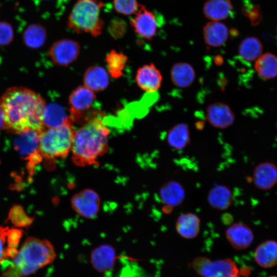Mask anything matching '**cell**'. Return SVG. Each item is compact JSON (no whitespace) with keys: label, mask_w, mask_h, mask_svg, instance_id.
Listing matches in <instances>:
<instances>
[{"label":"cell","mask_w":277,"mask_h":277,"mask_svg":"<svg viewBox=\"0 0 277 277\" xmlns=\"http://www.w3.org/2000/svg\"><path fill=\"white\" fill-rule=\"evenodd\" d=\"M46 106L44 99L31 89L8 88L0 97L4 129L15 134L29 130L42 133L46 129L43 122Z\"/></svg>","instance_id":"6da1fadb"},{"label":"cell","mask_w":277,"mask_h":277,"mask_svg":"<svg viewBox=\"0 0 277 277\" xmlns=\"http://www.w3.org/2000/svg\"><path fill=\"white\" fill-rule=\"evenodd\" d=\"M109 135L102 113L82 125L73 138L71 152L74 163L82 166L96 163L108 149Z\"/></svg>","instance_id":"7a4b0ae2"},{"label":"cell","mask_w":277,"mask_h":277,"mask_svg":"<svg viewBox=\"0 0 277 277\" xmlns=\"http://www.w3.org/2000/svg\"><path fill=\"white\" fill-rule=\"evenodd\" d=\"M56 256L53 245L47 240L28 238L10 262H2L5 269L1 277H24L52 263Z\"/></svg>","instance_id":"3957f363"},{"label":"cell","mask_w":277,"mask_h":277,"mask_svg":"<svg viewBox=\"0 0 277 277\" xmlns=\"http://www.w3.org/2000/svg\"><path fill=\"white\" fill-rule=\"evenodd\" d=\"M105 6L100 0H76L68 17L67 26L77 33L100 35L104 26L101 12Z\"/></svg>","instance_id":"277c9868"},{"label":"cell","mask_w":277,"mask_h":277,"mask_svg":"<svg viewBox=\"0 0 277 277\" xmlns=\"http://www.w3.org/2000/svg\"><path fill=\"white\" fill-rule=\"evenodd\" d=\"M75 130L70 117L62 124L46 128L40 134V150L46 159L66 157L71 152Z\"/></svg>","instance_id":"5b68a950"},{"label":"cell","mask_w":277,"mask_h":277,"mask_svg":"<svg viewBox=\"0 0 277 277\" xmlns=\"http://www.w3.org/2000/svg\"><path fill=\"white\" fill-rule=\"evenodd\" d=\"M95 93L84 85L78 86L69 97V117L72 122L83 125L101 112L93 109Z\"/></svg>","instance_id":"8992f818"},{"label":"cell","mask_w":277,"mask_h":277,"mask_svg":"<svg viewBox=\"0 0 277 277\" xmlns=\"http://www.w3.org/2000/svg\"><path fill=\"white\" fill-rule=\"evenodd\" d=\"M192 267L202 277H240L236 264L229 258L212 261L197 257L192 261Z\"/></svg>","instance_id":"52a82bcc"},{"label":"cell","mask_w":277,"mask_h":277,"mask_svg":"<svg viewBox=\"0 0 277 277\" xmlns=\"http://www.w3.org/2000/svg\"><path fill=\"white\" fill-rule=\"evenodd\" d=\"M80 50L78 42L71 39L64 38L55 42L51 45L49 54L54 65L66 67L76 60Z\"/></svg>","instance_id":"ba28073f"},{"label":"cell","mask_w":277,"mask_h":277,"mask_svg":"<svg viewBox=\"0 0 277 277\" xmlns=\"http://www.w3.org/2000/svg\"><path fill=\"white\" fill-rule=\"evenodd\" d=\"M100 198L94 190L85 189L75 193L71 199L73 210L83 217L91 219L98 212Z\"/></svg>","instance_id":"9c48e42d"},{"label":"cell","mask_w":277,"mask_h":277,"mask_svg":"<svg viewBox=\"0 0 277 277\" xmlns=\"http://www.w3.org/2000/svg\"><path fill=\"white\" fill-rule=\"evenodd\" d=\"M134 16L130 23L135 32L144 38L151 40L157 30V21L154 13L140 5Z\"/></svg>","instance_id":"30bf717a"},{"label":"cell","mask_w":277,"mask_h":277,"mask_svg":"<svg viewBox=\"0 0 277 277\" xmlns=\"http://www.w3.org/2000/svg\"><path fill=\"white\" fill-rule=\"evenodd\" d=\"M41 133L35 130H29L16 134L13 146L22 159L27 161L31 156L41 153Z\"/></svg>","instance_id":"8fae6325"},{"label":"cell","mask_w":277,"mask_h":277,"mask_svg":"<svg viewBox=\"0 0 277 277\" xmlns=\"http://www.w3.org/2000/svg\"><path fill=\"white\" fill-rule=\"evenodd\" d=\"M135 81L139 88L147 92H153L161 86L163 76L153 63L146 64L136 71Z\"/></svg>","instance_id":"7c38bea8"},{"label":"cell","mask_w":277,"mask_h":277,"mask_svg":"<svg viewBox=\"0 0 277 277\" xmlns=\"http://www.w3.org/2000/svg\"><path fill=\"white\" fill-rule=\"evenodd\" d=\"M225 235L231 246L239 250L248 248L254 240L251 229L242 222L235 223L228 227Z\"/></svg>","instance_id":"4fadbf2b"},{"label":"cell","mask_w":277,"mask_h":277,"mask_svg":"<svg viewBox=\"0 0 277 277\" xmlns=\"http://www.w3.org/2000/svg\"><path fill=\"white\" fill-rule=\"evenodd\" d=\"M116 251L111 245L105 244L94 248L90 253V262L93 268L100 273L112 270L115 265Z\"/></svg>","instance_id":"5bb4252c"},{"label":"cell","mask_w":277,"mask_h":277,"mask_svg":"<svg viewBox=\"0 0 277 277\" xmlns=\"http://www.w3.org/2000/svg\"><path fill=\"white\" fill-rule=\"evenodd\" d=\"M206 117L212 126L220 129L229 127L235 120L234 113L230 107L222 102L209 105L206 110Z\"/></svg>","instance_id":"9a60e30c"},{"label":"cell","mask_w":277,"mask_h":277,"mask_svg":"<svg viewBox=\"0 0 277 277\" xmlns=\"http://www.w3.org/2000/svg\"><path fill=\"white\" fill-rule=\"evenodd\" d=\"M252 181L254 186L262 190H268L277 183V166L269 162L258 164L255 168Z\"/></svg>","instance_id":"2e32d148"},{"label":"cell","mask_w":277,"mask_h":277,"mask_svg":"<svg viewBox=\"0 0 277 277\" xmlns=\"http://www.w3.org/2000/svg\"><path fill=\"white\" fill-rule=\"evenodd\" d=\"M84 85L93 92L105 90L109 85V77L107 71L100 66L88 68L83 76Z\"/></svg>","instance_id":"e0dca14e"},{"label":"cell","mask_w":277,"mask_h":277,"mask_svg":"<svg viewBox=\"0 0 277 277\" xmlns=\"http://www.w3.org/2000/svg\"><path fill=\"white\" fill-rule=\"evenodd\" d=\"M227 26L219 21H210L203 28V37L205 43L211 47L223 45L228 37Z\"/></svg>","instance_id":"ac0fdd59"},{"label":"cell","mask_w":277,"mask_h":277,"mask_svg":"<svg viewBox=\"0 0 277 277\" xmlns=\"http://www.w3.org/2000/svg\"><path fill=\"white\" fill-rule=\"evenodd\" d=\"M159 195L165 205L173 207L183 203L185 197V191L183 185L179 182L169 181L161 187Z\"/></svg>","instance_id":"d6986e66"},{"label":"cell","mask_w":277,"mask_h":277,"mask_svg":"<svg viewBox=\"0 0 277 277\" xmlns=\"http://www.w3.org/2000/svg\"><path fill=\"white\" fill-rule=\"evenodd\" d=\"M254 257L256 263L261 267L269 268L277 264V242L267 240L262 242L256 248Z\"/></svg>","instance_id":"ffe728a7"},{"label":"cell","mask_w":277,"mask_h":277,"mask_svg":"<svg viewBox=\"0 0 277 277\" xmlns=\"http://www.w3.org/2000/svg\"><path fill=\"white\" fill-rule=\"evenodd\" d=\"M175 229L182 238L191 239L195 238L200 230V219L193 213H186L180 215L176 222Z\"/></svg>","instance_id":"44dd1931"},{"label":"cell","mask_w":277,"mask_h":277,"mask_svg":"<svg viewBox=\"0 0 277 277\" xmlns=\"http://www.w3.org/2000/svg\"><path fill=\"white\" fill-rule=\"evenodd\" d=\"M233 6L230 0H207L203 6V13L212 21H220L229 16Z\"/></svg>","instance_id":"7402d4cb"},{"label":"cell","mask_w":277,"mask_h":277,"mask_svg":"<svg viewBox=\"0 0 277 277\" xmlns=\"http://www.w3.org/2000/svg\"><path fill=\"white\" fill-rule=\"evenodd\" d=\"M172 83L176 87L186 88L190 86L195 78L193 67L186 62H178L174 64L170 70Z\"/></svg>","instance_id":"603a6c76"},{"label":"cell","mask_w":277,"mask_h":277,"mask_svg":"<svg viewBox=\"0 0 277 277\" xmlns=\"http://www.w3.org/2000/svg\"><path fill=\"white\" fill-rule=\"evenodd\" d=\"M207 201L213 208L223 210L232 204L233 196L231 190L226 186L217 185L212 188L207 195Z\"/></svg>","instance_id":"cb8c5ba5"},{"label":"cell","mask_w":277,"mask_h":277,"mask_svg":"<svg viewBox=\"0 0 277 277\" xmlns=\"http://www.w3.org/2000/svg\"><path fill=\"white\" fill-rule=\"evenodd\" d=\"M254 69L264 80H270L277 76V56L271 53L262 54L255 62Z\"/></svg>","instance_id":"d4e9b609"},{"label":"cell","mask_w":277,"mask_h":277,"mask_svg":"<svg viewBox=\"0 0 277 277\" xmlns=\"http://www.w3.org/2000/svg\"><path fill=\"white\" fill-rule=\"evenodd\" d=\"M190 132L188 126L185 123H179L171 128L167 135V141L172 148L182 150L189 143Z\"/></svg>","instance_id":"484cf974"},{"label":"cell","mask_w":277,"mask_h":277,"mask_svg":"<svg viewBox=\"0 0 277 277\" xmlns=\"http://www.w3.org/2000/svg\"><path fill=\"white\" fill-rule=\"evenodd\" d=\"M47 37L45 27L39 24L29 25L23 33L24 44L29 48L37 49L42 46Z\"/></svg>","instance_id":"4316f807"},{"label":"cell","mask_w":277,"mask_h":277,"mask_svg":"<svg viewBox=\"0 0 277 277\" xmlns=\"http://www.w3.org/2000/svg\"><path fill=\"white\" fill-rule=\"evenodd\" d=\"M263 45L259 39L255 37H248L244 39L239 47L240 57L247 62L255 61L261 55Z\"/></svg>","instance_id":"83f0119b"},{"label":"cell","mask_w":277,"mask_h":277,"mask_svg":"<svg viewBox=\"0 0 277 277\" xmlns=\"http://www.w3.org/2000/svg\"><path fill=\"white\" fill-rule=\"evenodd\" d=\"M69 116L64 109L56 103L46 105L43 114V122L45 128L58 126L64 123Z\"/></svg>","instance_id":"f1b7e54d"},{"label":"cell","mask_w":277,"mask_h":277,"mask_svg":"<svg viewBox=\"0 0 277 277\" xmlns=\"http://www.w3.org/2000/svg\"><path fill=\"white\" fill-rule=\"evenodd\" d=\"M128 57L122 52L111 50L106 57L107 71L113 78H118L123 75Z\"/></svg>","instance_id":"f546056e"},{"label":"cell","mask_w":277,"mask_h":277,"mask_svg":"<svg viewBox=\"0 0 277 277\" xmlns=\"http://www.w3.org/2000/svg\"><path fill=\"white\" fill-rule=\"evenodd\" d=\"M8 220L15 226L21 227L28 226L33 221V219L28 216L20 205L12 207L8 214Z\"/></svg>","instance_id":"4dcf8cb0"},{"label":"cell","mask_w":277,"mask_h":277,"mask_svg":"<svg viewBox=\"0 0 277 277\" xmlns=\"http://www.w3.org/2000/svg\"><path fill=\"white\" fill-rule=\"evenodd\" d=\"M113 5L117 13L129 15L134 14L140 5L137 0H113Z\"/></svg>","instance_id":"1f68e13d"},{"label":"cell","mask_w":277,"mask_h":277,"mask_svg":"<svg viewBox=\"0 0 277 277\" xmlns=\"http://www.w3.org/2000/svg\"><path fill=\"white\" fill-rule=\"evenodd\" d=\"M14 37L13 29L9 23L0 21V46L10 44Z\"/></svg>","instance_id":"d6a6232c"},{"label":"cell","mask_w":277,"mask_h":277,"mask_svg":"<svg viewBox=\"0 0 277 277\" xmlns=\"http://www.w3.org/2000/svg\"><path fill=\"white\" fill-rule=\"evenodd\" d=\"M9 228L0 226V263L9 259L8 252L10 248L7 241Z\"/></svg>","instance_id":"836d02e7"},{"label":"cell","mask_w":277,"mask_h":277,"mask_svg":"<svg viewBox=\"0 0 277 277\" xmlns=\"http://www.w3.org/2000/svg\"><path fill=\"white\" fill-rule=\"evenodd\" d=\"M109 30L114 38H120L123 36L126 32V24L121 19L113 20L109 26Z\"/></svg>","instance_id":"e575fe53"},{"label":"cell","mask_w":277,"mask_h":277,"mask_svg":"<svg viewBox=\"0 0 277 277\" xmlns=\"http://www.w3.org/2000/svg\"><path fill=\"white\" fill-rule=\"evenodd\" d=\"M22 231L17 229H8L7 241L10 248H16L22 236Z\"/></svg>","instance_id":"d590c367"},{"label":"cell","mask_w":277,"mask_h":277,"mask_svg":"<svg viewBox=\"0 0 277 277\" xmlns=\"http://www.w3.org/2000/svg\"><path fill=\"white\" fill-rule=\"evenodd\" d=\"M247 15L254 24L258 23L261 18L260 13L258 7L254 6L251 10H249Z\"/></svg>","instance_id":"8d00e7d4"},{"label":"cell","mask_w":277,"mask_h":277,"mask_svg":"<svg viewBox=\"0 0 277 277\" xmlns=\"http://www.w3.org/2000/svg\"><path fill=\"white\" fill-rule=\"evenodd\" d=\"M222 221L224 224L229 225L232 222L233 217L230 214L226 213L222 215Z\"/></svg>","instance_id":"74e56055"},{"label":"cell","mask_w":277,"mask_h":277,"mask_svg":"<svg viewBox=\"0 0 277 277\" xmlns=\"http://www.w3.org/2000/svg\"><path fill=\"white\" fill-rule=\"evenodd\" d=\"M4 128V120L2 112L0 109V130Z\"/></svg>","instance_id":"f35d334b"},{"label":"cell","mask_w":277,"mask_h":277,"mask_svg":"<svg viewBox=\"0 0 277 277\" xmlns=\"http://www.w3.org/2000/svg\"><path fill=\"white\" fill-rule=\"evenodd\" d=\"M172 208L173 207L165 205V206L163 208V210L164 213H169L171 212Z\"/></svg>","instance_id":"ab89813d"},{"label":"cell","mask_w":277,"mask_h":277,"mask_svg":"<svg viewBox=\"0 0 277 277\" xmlns=\"http://www.w3.org/2000/svg\"><path fill=\"white\" fill-rule=\"evenodd\" d=\"M276 30H277V29H276Z\"/></svg>","instance_id":"60d3db41"}]
</instances>
